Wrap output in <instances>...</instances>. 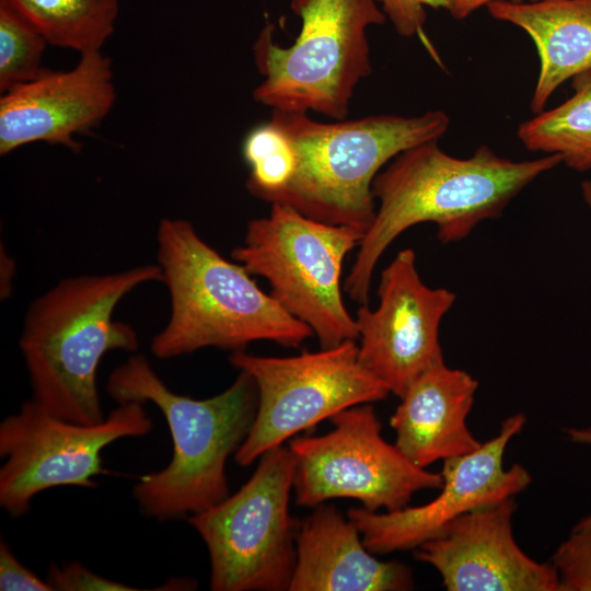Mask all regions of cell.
Here are the masks:
<instances>
[{
    "mask_svg": "<svg viewBox=\"0 0 591 591\" xmlns=\"http://www.w3.org/2000/svg\"><path fill=\"white\" fill-rule=\"evenodd\" d=\"M363 234L271 204L269 215L248 222L244 242L231 257L251 275L265 278L279 304L312 329L322 348H329L358 339L340 278L345 257Z\"/></svg>",
    "mask_w": 591,
    "mask_h": 591,
    "instance_id": "obj_7",
    "label": "cell"
},
{
    "mask_svg": "<svg viewBox=\"0 0 591 591\" xmlns=\"http://www.w3.org/2000/svg\"><path fill=\"white\" fill-rule=\"evenodd\" d=\"M259 459L239 490L187 518L208 549L213 591L289 590L299 526L289 511L296 460L283 445Z\"/></svg>",
    "mask_w": 591,
    "mask_h": 591,
    "instance_id": "obj_8",
    "label": "cell"
},
{
    "mask_svg": "<svg viewBox=\"0 0 591 591\" xmlns=\"http://www.w3.org/2000/svg\"><path fill=\"white\" fill-rule=\"evenodd\" d=\"M242 155L250 166L246 188L260 200L285 186L296 165L287 138L270 120L256 126L246 135L242 143Z\"/></svg>",
    "mask_w": 591,
    "mask_h": 591,
    "instance_id": "obj_22",
    "label": "cell"
},
{
    "mask_svg": "<svg viewBox=\"0 0 591 591\" xmlns=\"http://www.w3.org/2000/svg\"><path fill=\"white\" fill-rule=\"evenodd\" d=\"M106 392L118 404H154L172 439V457L158 472L139 477L132 495L141 512L158 521L201 512L229 493L227 462L234 455L254 420L257 389L244 371L223 392L196 399L172 391L148 359L136 354L116 367Z\"/></svg>",
    "mask_w": 591,
    "mask_h": 591,
    "instance_id": "obj_3",
    "label": "cell"
},
{
    "mask_svg": "<svg viewBox=\"0 0 591 591\" xmlns=\"http://www.w3.org/2000/svg\"><path fill=\"white\" fill-rule=\"evenodd\" d=\"M396 33L412 37L421 33L426 23V7L450 10L451 0H375Z\"/></svg>",
    "mask_w": 591,
    "mask_h": 591,
    "instance_id": "obj_25",
    "label": "cell"
},
{
    "mask_svg": "<svg viewBox=\"0 0 591 591\" xmlns=\"http://www.w3.org/2000/svg\"><path fill=\"white\" fill-rule=\"evenodd\" d=\"M379 304H360L355 317L358 358L399 398L429 369L444 363L439 341L443 316L456 296L420 278L412 248L399 251L381 273Z\"/></svg>",
    "mask_w": 591,
    "mask_h": 591,
    "instance_id": "obj_12",
    "label": "cell"
},
{
    "mask_svg": "<svg viewBox=\"0 0 591 591\" xmlns=\"http://www.w3.org/2000/svg\"><path fill=\"white\" fill-rule=\"evenodd\" d=\"M48 44L81 55L101 51L115 28L119 0H7Z\"/></svg>",
    "mask_w": 591,
    "mask_h": 591,
    "instance_id": "obj_20",
    "label": "cell"
},
{
    "mask_svg": "<svg viewBox=\"0 0 591 591\" xmlns=\"http://www.w3.org/2000/svg\"><path fill=\"white\" fill-rule=\"evenodd\" d=\"M581 192L586 204L591 211V179H587L581 184Z\"/></svg>",
    "mask_w": 591,
    "mask_h": 591,
    "instance_id": "obj_29",
    "label": "cell"
},
{
    "mask_svg": "<svg viewBox=\"0 0 591 591\" xmlns=\"http://www.w3.org/2000/svg\"><path fill=\"white\" fill-rule=\"evenodd\" d=\"M297 560L289 591H405L410 568L380 560L364 545L355 523L321 503L299 523Z\"/></svg>",
    "mask_w": 591,
    "mask_h": 591,
    "instance_id": "obj_16",
    "label": "cell"
},
{
    "mask_svg": "<svg viewBox=\"0 0 591 591\" xmlns=\"http://www.w3.org/2000/svg\"><path fill=\"white\" fill-rule=\"evenodd\" d=\"M0 590L54 591L47 580L23 565L3 541L0 543Z\"/></svg>",
    "mask_w": 591,
    "mask_h": 591,
    "instance_id": "obj_26",
    "label": "cell"
},
{
    "mask_svg": "<svg viewBox=\"0 0 591 591\" xmlns=\"http://www.w3.org/2000/svg\"><path fill=\"white\" fill-rule=\"evenodd\" d=\"M158 265L171 312L150 343L159 359H171L206 347L242 350L270 340L299 347L312 329L264 292L239 263L222 257L184 219L161 220Z\"/></svg>",
    "mask_w": 591,
    "mask_h": 591,
    "instance_id": "obj_4",
    "label": "cell"
},
{
    "mask_svg": "<svg viewBox=\"0 0 591 591\" xmlns=\"http://www.w3.org/2000/svg\"><path fill=\"white\" fill-rule=\"evenodd\" d=\"M573 94L520 124L517 135L530 151L560 155L573 171L591 170V69L572 78Z\"/></svg>",
    "mask_w": 591,
    "mask_h": 591,
    "instance_id": "obj_19",
    "label": "cell"
},
{
    "mask_svg": "<svg viewBox=\"0 0 591 591\" xmlns=\"http://www.w3.org/2000/svg\"><path fill=\"white\" fill-rule=\"evenodd\" d=\"M560 591H591V526L572 530L552 556Z\"/></svg>",
    "mask_w": 591,
    "mask_h": 591,
    "instance_id": "obj_23",
    "label": "cell"
},
{
    "mask_svg": "<svg viewBox=\"0 0 591 591\" xmlns=\"http://www.w3.org/2000/svg\"><path fill=\"white\" fill-rule=\"evenodd\" d=\"M526 422L523 414L506 418L497 436L476 450L443 461L440 494L426 505L395 511L351 508L348 518L373 554L415 549L438 536L454 519L523 491L532 482L526 468L513 464L503 468L509 441Z\"/></svg>",
    "mask_w": 591,
    "mask_h": 591,
    "instance_id": "obj_13",
    "label": "cell"
},
{
    "mask_svg": "<svg viewBox=\"0 0 591 591\" xmlns=\"http://www.w3.org/2000/svg\"><path fill=\"white\" fill-rule=\"evenodd\" d=\"M514 497L454 519L436 537L415 548L448 591H560L556 569L538 563L512 533Z\"/></svg>",
    "mask_w": 591,
    "mask_h": 591,
    "instance_id": "obj_14",
    "label": "cell"
},
{
    "mask_svg": "<svg viewBox=\"0 0 591 591\" xmlns=\"http://www.w3.org/2000/svg\"><path fill=\"white\" fill-rule=\"evenodd\" d=\"M46 580L54 591H135L121 582L102 577L78 561L50 565Z\"/></svg>",
    "mask_w": 591,
    "mask_h": 591,
    "instance_id": "obj_24",
    "label": "cell"
},
{
    "mask_svg": "<svg viewBox=\"0 0 591 591\" xmlns=\"http://www.w3.org/2000/svg\"><path fill=\"white\" fill-rule=\"evenodd\" d=\"M499 21L523 30L533 40L540 72L531 99L534 114L566 80L591 69V0L495 1L487 5Z\"/></svg>",
    "mask_w": 591,
    "mask_h": 591,
    "instance_id": "obj_18",
    "label": "cell"
},
{
    "mask_svg": "<svg viewBox=\"0 0 591 591\" xmlns=\"http://www.w3.org/2000/svg\"><path fill=\"white\" fill-rule=\"evenodd\" d=\"M115 97L112 61L101 51L81 55L71 70H46L2 93L0 155L38 141L79 151L74 137L96 127Z\"/></svg>",
    "mask_w": 591,
    "mask_h": 591,
    "instance_id": "obj_15",
    "label": "cell"
},
{
    "mask_svg": "<svg viewBox=\"0 0 591 591\" xmlns=\"http://www.w3.org/2000/svg\"><path fill=\"white\" fill-rule=\"evenodd\" d=\"M301 28L281 46L271 23L252 50L262 77L253 99L271 111L347 118L357 85L372 71L368 28L386 21L375 0H291Z\"/></svg>",
    "mask_w": 591,
    "mask_h": 591,
    "instance_id": "obj_6",
    "label": "cell"
},
{
    "mask_svg": "<svg viewBox=\"0 0 591 591\" xmlns=\"http://www.w3.org/2000/svg\"><path fill=\"white\" fill-rule=\"evenodd\" d=\"M45 36L7 0H0V92L27 83L47 69Z\"/></svg>",
    "mask_w": 591,
    "mask_h": 591,
    "instance_id": "obj_21",
    "label": "cell"
},
{
    "mask_svg": "<svg viewBox=\"0 0 591 591\" xmlns=\"http://www.w3.org/2000/svg\"><path fill=\"white\" fill-rule=\"evenodd\" d=\"M151 281H162L158 264L63 278L33 300L19 347L37 404L74 422L105 418L96 383L100 362L109 351L136 352L140 345L137 331L116 321L114 311L134 289Z\"/></svg>",
    "mask_w": 591,
    "mask_h": 591,
    "instance_id": "obj_2",
    "label": "cell"
},
{
    "mask_svg": "<svg viewBox=\"0 0 591 591\" xmlns=\"http://www.w3.org/2000/svg\"><path fill=\"white\" fill-rule=\"evenodd\" d=\"M565 433L567 438L575 443L584 444L591 447V427L586 428H576L570 427L566 428ZM591 526V514L582 518L572 530H580Z\"/></svg>",
    "mask_w": 591,
    "mask_h": 591,
    "instance_id": "obj_28",
    "label": "cell"
},
{
    "mask_svg": "<svg viewBox=\"0 0 591 591\" xmlns=\"http://www.w3.org/2000/svg\"><path fill=\"white\" fill-rule=\"evenodd\" d=\"M230 363L254 380L258 398L248 433L234 454L241 466L346 408L390 393L359 361L356 340L291 357L236 350Z\"/></svg>",
    "mask_w": 591,
    "mask_h": 591,
    "instance_id": "obj_9",
    "label": "cell"
},
{
    "mask_svg": "<svg viewBox=\"0 0 591 591\" xmlns=\"http://www.w3.org/2000/svg\"><path fill=\"white\" fill-rule=\"evenodd\" d=\"M331 420L329 432L289 441L299 506L314 508L328 499L350 498L370 511H395L407 507L417 491L442 487L441 473L415 465L383 439L370 404L346 408Z\"/></svg>",
    "mask_w": 591,
    "mask_h": 591,
    "instance_id": "obj_11",
    "label": "cell"
},
{
    "mask_svg": "<svg viewBox=\"0 0 591 591\" xmlns=\"http://www.w3.org/2000/svg\"><path fill=\"white\" fill-rule=\"evenodd\" d=\"M269 120L287 138L296 165L285 186L263 200L363 232L375 216L372 185L382 167L409 148L438 141L450 125L449 116L440 109L329 123L313 119L305 112L274 109Z\"/></svg>",
    "mask_w": 591,
    "mask_h": 591,
    "instance_id": "obj_5",
    "label": "cell"
},
{
    "mask_svg": "<svg viewBox=\"0 0 591 591\" xmlns=\"http://www.w3.org/2000/svg\"><path fill=\"white\" fill-rule=\"evenodd\" d=\"M500 0H451L449 12L456 20H464L477 9L487 7L489 3ZM513 2H529L536 0H506Z\"/></svg>",
    "mask_w": 591,
    "mask_h": 591,
    "instance_id": "obj_27",
    "label": "cell"
},
{
    "mask_svg": "<svg viewBox=\"0 0 591 591\" xmlns=\"http://www.w3.org/2000/svg\"><path fill=\"white\" fill-rule=\"evenodd\" d=\"M477 387L470 373L445 363L422 373L390 418L396 448L422 468L476 450L482 442L470 431L466 418Z\"/></svg>",
    "mask_w": 591,
    "mask_h": 591,
    "instance_id": "obj_17",
    "label": "cell"
},
{
    "mask_svg": "<svg viewBox=\"0 0 591 591\" xmlns=\"http://www.w3.org/2000/svg\"><path fill=\"white\" fill-rule=\"evenodd\" d=\"M560 163L557 154L514 161L487 146L462 159L437 140L401 152L373 181L375 216L345 281L349 298L368 304L380 257L407 229L432 222L441 243L461 241L480 222L500 217L523 188Z\"/></svg>",
    "mask_w": 591,
    "mask_h": 591,
    "instance_id": "obj_1",
    "label": "cell"
},
{
    "mask_svg": "<svg viewBox=\"0 0 591 591\" xmlns=\"http://www.w3.org/2000/svg\"><path fill=\"white\" fill-rule=\"evenodd\" d=\"M153 424L143 404H118L102 421L86 425L57 417L33 398L0 422V506L13 518L33 498L58 486L93 488L108 474L102 451L116 440L148 434Z\"/></svg>",
    "mask_w": 591,
    "mask_h": 591,
    "instance_id": "obj_10",
    "label": "cell"
}]
</instances>
